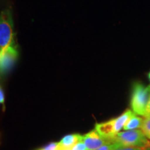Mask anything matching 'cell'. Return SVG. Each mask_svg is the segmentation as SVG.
Masks as SVG:
<instances>
[{"instance_id":"2e32d148","label":"cell","mask_w":150,"mask_h":150,"mask_svg":"<svg viewBox=\"0 0 150 150\" xmlns=\"http://www.w3.org/2000/svg\"><path fill=\"white\" fill-rule=\"evenodd\" d=\"M144 150H150V146H149V147H146L145 149H144Z\"/></svg>"},{"instance_id":"5b68a950","label":"cell","mask_w":150,"mask_h":150,"mask_svg":"<svg viewBox=\"0 0 150 150\" xmlns=\"http://www.w3.org/2000/svg\"><path fill=\"white\" fill-rule=\"evenodd\" d=\"M18 55L16 45H13L0 52V77L11 70L18 60Z\"/></svg>"},{"instance_id":"4fadbf2b","label":"cell","mask_w":150,"mask_h":150,"mask_svg":"<svg viewBox=\"0 0 150 150\" xmlns=\"http://www.w3.org/2000/svg\"><path fill=\"white\" fill-rule=\"evenodd\" d=\"M4 101H5L4 93L2 88L0 87V104H4Z\"/></svg>"},{"instance_id":"8992f818","label":"cell","mask_w":150,"mask_h":150,"mask_svg":"<svg viewBox=\"0 0 150 150\" xmlns=\"http://www.w3.org/2000/svg\"><path fill=\"white\" fill-rule=\"evenodd\" d=\"M83 141L88 149L96 150L104 145L108 140L102 138L95 129L83 136Z\"/></svg>"},{"instance_id":"7a4b0ae2","label":"cell","mask_w":150,"mask_h":150,"mask_svg":"<svg viewBox=\"0 0 150 150\" xmlns=\"http://www.w3.org/2000/svg\"><path fill=\"white\" fill-rule=\"evenodd\" d=\"M150 98V86L135 83L131 98V107L135 114L145 117Z\"/></svg>"},{"instance_id":"9c48e42d","label":"cell","mask_w":150,"mask_h":150,"mask_svg":"<svg viewBox=\"0 0 150 150\" xmlns=\"http://www.w3.org/2000/svg\"><path fill=\"white\" fill-rule=\"evenodd\" d=\"M120 147H123L119 142L114 140H110L107 142L96 150H115Z\"/></svg>"},{"instance_id":"e0dca14e","label":"cell","mask_w":150,"mask_h":150,"mask_svg":"<svg viewBox=\"0 0 150 150\" xmlns=\"http://www.w3.org/2000/svg\"><path fill=\"white\" fill-rule=\"evenodd\" d=\"M148 78H149V79L150 81V72H149V74H148Z\"/></svg>"},{"instance_id":"5bb4252c","label":"cell","mask_w":150,"mask_h":150,"mask_svg":"<svg viewBox=\"0 0 150 150\" xmlns=\"http://www.w3.org/2000/svg\"><path fill=\"white\" fill-rule=\"evenodd\" d=\"M115 150H144V149L138 147H120Z\"/></svg>"},{"instance_id":"ba28073f","label":"cell","mask_w":150,"mask_h":150,"mask_svg":"<svg viewBox=\"0 0 150 150\" xmlns=\"http://www.w3.org/2000/svg\"><path fill=\"white\" fill-rule=\"evenodd\" d=\"M142 120H143V118L138 117L136 114L134 113L125 124L123 127V129L125 131H129L141 128Z\"/></svg>"},{"instance_id":"9a60e30c","label":"cell","mask_w":150,"mask_h":150,"mask_svg":"<svg viewBox=\"0 0 150 150\" xmlns=\"http://www.w3.org/2000/svg\"><path fill=\"white\" fill-rule=\"evenodd\" d=\"M150 115V98H149V103H148L147 107V110H146V114L145 116H149Z\"/></svg>"},{"instance_id":"277c9868","label":"cell","mask_w":150,"mask_h":150,"mask_svg":"<svg viewBox=\"0 0 150 150\" xmlns=\"http://www.w3.org/2000/svg\"><path fill=\"white\" fill-rule=\"evenodd\" d=\"M15 45L13 23L12 15L9 11L0 14V52Z\"/></svg>"},{"instance_id":"8fae6325","label":"cell","mask_w":150,"mask_h":150,"mask_svg":"<svg viewBox=\"0 0 150 150\" xmlns=\"http://www.w3.org/2000/svg\"><path fill=\"white\" fill-rule=\"evenodd\" d=\"M38 150H62V149L59 142H52L45 147L40 148Z\"/></svg>"},{"instance_id":"30bf717a","label":"cell","mask_w":150,"mask_h":150,"mask_svg":"<svg viewBox=\"0 0 150 150\" xmlns=\"http://www.w3.org/2000/svg\"><path fill=\"white\" fill-rule=\"evenodd\" d=\"M140 129L143 131L146 137L150 140V115L145 116L143 118L142 126Z\"/></svg>"},{"instance_id":"52a82bcc","label":"cell","mask_w":150,"mask_h":150,"mask_svg":"<svg viewBox=\"0 0 150 150\" xmlns=\"http://www.w3.org/2000/svg\"><path fill=\"white\" fill-rule=\"evenodd\" d=\"M83 139V136L78 134H74L65 136L62 138L59 143L62 149H70L80 140Z\"/></svg>"},{"instance_id":"3957f363","label":"cell","mask_w":150,"mask_h":150,"mask_svg":"<svg viewBox=\"0 0 150 150\" xmlns=\"http://www.w3.org/2000/svg\"><path fill=\"white\" fill-rule=\"evenodd\" d=\"M112 140L119 142L123 147H138L145 149L150 142L141 129H134L120 132Z\"/></svg>"},{"instance_id":"6da1fadb","label":"cell","mask_w":150,"mask_h":150,"mask_svg":"<svg viewBox=\"0 0 150 150\" xmlns=\"http://www.w3.org/2000/svg\"><path fill=\"white\" fill-rule=\"evenodd\" d=\"M134 114V112L132 111V110L127 109L119 117L113 118L104 122L96 124L95 129L104 139L108 140H112L115 138L116 135L120 132L128 120Z\"/></svg>"},{"instance_id":"ac0fdd59","label":"cell","mask_w":150,"mask_h":150,"mask_svg":"<svg viewBox=\"0 0 150 150\" xmlns=\"http://www.w3.org/2000/svg\"><path fill=\"white\" fill-rule=\"evenodd\" d=\"M62 150H71V149H62Z\"/></svg>"},{"instance_id":"7c38bea8","label":"cell","mask_w":150,"mask_h":150,"mask_svg":"<svg viewBox=\"0 0 150 150\" xmlns=\"http://www.w3.org/2000/svg\"><path fill=\"white\" fill-rule=\"evenodd\" d=\"M70 149L71 150H88V149L87 147H86V145H85V143L83 142V139L80 140V141H79L77 143H76L75 145L73 146Z\"/></svg>"}]
</instances>
